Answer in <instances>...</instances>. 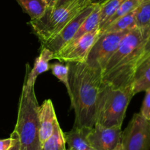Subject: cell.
Returning <instances> with one entry per match:
<instances>
[{
    "mask_svg": "<svg viewBox=\"0 0 150 150\" xmlns=\"http://www.w3.org/2000/svg\"><path fill=\"white\" fill-rule=\"evenodd\" d=\"M136 27L137 26H136V19H135V13L134 11H133L114 21L100 34L131 30Z\"/></svg>",
    "mask_w": 150,
    "mask_h": 150,
    "instance_id": "ac0fdd59",
    "label": "cell"
},
{
    "mask_svg": "<svg viewBox=\"0 0 150 150\" xmlns=\"http://www.w3.org/2000/svg\"><path fill=\"white\" fill-rule=\"evenodd\" d=\"M149 37V29L136 27L129 31L103 70V82L122 88L133 85V74L144 56V44Z\"/></svg>",
    "mask_w": 150,
    "mask_h": 150,
    "instance_id": "7a4b0ae2",
    "label": "cell"
},
{
    "mask_svg": "<svg viewBox=\"0 0 150 150\" xmlns=\"http://www.w3.org/2000/svg\"><path fill=\"white\" fill-rule=\"evenodd\" d=\"M49 68L52 71V73L54 76H56L59 80H60L64 84L67 90L68 95H70V85H69L67 65H63L62 63H54V64L50 65Z\"/></svg>",
    "mask_w": 150,
    "mask_h": 150,
    "instance_id": "7402d4cb",
    "label": "cell"
},
{
    "mask_svg": "<svg viewBox=\"0 0 150 150\" xmlns=\"http://www.w3.org/2000/svg\"><path fill=\"white\" fill-rule=\"evenodd\" d=\"M136 26L142 29L150 28V1L142 2L134 10Z\"/></svg>",
    "mask_w": 150,
    "mask_h": 150,
    "instance_id": "ffe728a7",
    "label": "cell"
},
{
    "mask_svg": "<svg viewBox=\"0 0 150 150\" xmlns=\"http://www.w3.org/2000/svg\"><path fill=\"white\" fill-rule=\"evenodd\" d=\"M44 1H45L48 8H53L54 6V4H55L56 0H44Z\"/></svg>",
    "mask_w": 150,
    "mask_h": 150,
    "instance_id": "83f0119b",
    "label": "cell"
},
{
    "mask_svg": "<svg viewBox=\"0 0 150 150\" xmlns=\"http://www.w3.org/2000/svg\"><path fill=\"white\" fill-rule=\"evenodd\" d=\"M68 67L70 88L69 95L74 110L73 127L92 129L95 124L96 109L102 71L88 66L85 62L66 63Z\"/></svg>",
    "mask_w": 150,
    "mask_h": 150,
    "instance_id": "6da1fadb",
    "label": "cell"
},
{
    "mask_svg": "<svg viewBox=\"0 0 150 150\" xmlns=\"http://www.w3.org/2000/svg\"><path fill=\"white\" fill-rule=\"evenodd\" d=\"M73 1V0H56L54 7H53V8H51V9L57 8V7H60V6L64 5V4H67V3L70 2V1Z\"/></svg>",
    "mask_w": 150,
    "mask_h": 150,
    "instance_id": "484cf974",
    "label": "cell"
},
{
    "mask_svg": "<svg viewBox=\"0 0 150 150\" xmlns=\"http://www.w3.org/2000/svg\"><path fill=\"white\" fill-rule=\"evenodd\" d=\"M150 1V0H142V1H143V2H144V1Z\"/></svg>",
    "mask_w": 150,
    "mask_h": 150,
    "instance_id": "4dcf8cb0",
    "label": "cell"
},
{
    "mask_svg": "<svg viewBox=\"0 0 150 150\" xmlns=\"http://www.w3.org/2000/svg\"><path fill=\"white\" fill-rule=\"evenodd\" d=\"M52 59H54V53L46 47H42L40 54L35 60L32 70L29 71V65H26V76L23 84L28 86H35L38 76L50 69L49 61Z\"/></svg>",
    "mask_w": 150,
    "mask_h": 150,
    "instance_id": "7c38bea8",
    "label": "cell"
},
{
    "mask_svg": "<svg viewBox=\"0 0 150 150\" xmlns=\"http://www.w3.org/2000/svg\"><path fill=\"white\" fill-rule=\"evenodd\" d=\"M90 129L73 127L70 131L64 132L66 144L73 150H95L86 139V135Z\"/></svg>",
    "mask_w": 150,
    "mask_h": 150,
    "instance_id": "5bb4252c",
    "label": "cell"
},
{
    "mask_svg": "<svg viewBox=\"0 0 150 150\" xmlns=\"http://www.w3.org/2000/svg\"><path fill=\"white\" fill-rule=\"evenodd\" d=\"M122 127L95 124L86 135V139L95 150H113L122 141Z\"/></svg>",
    "mask_w": 150,
    "mask_h": 150,
    "instance_id": "9c48e42d",
    "label": "cell"
},
{
    "mask_svg": "<svg viewBox=\"0 0 150 150\" xmlns=\"http://www.w3.org/2000/svg\"><path fill=\"white\" fill-rule=\"evenodd\" d=\"M150 54V36L147 38L144 44V56Z\"/></svg>",
    "mask_w": 150,
    "mask_h": 150,
    "instance_id": "4316f807",
    "label": "cell"
},
{
    "mask_svg": "<svg viewBox=\"0 0 150 150\" xmlns=\"http://www.w3.org/2000/svg\"><path fill=\"white\" fill-rule=\"evenodd\" d=\"M100 5L96 4L92 13L88 16V17L81 25L73 39L67 44L75 42L86 34L98 29L100 24Z\"/></svg>",
    "mask_w": 150,
    "mask_h": 150,
    "instance_id": "9a60e30c",
    "label": "cell"
},
{
    "mask_svg": "<svg viewBox=\"0 0 150 150\" xmlns=\"http://www.w3.org/2000/svg\"><path fill=\"white\" fill-rule=\"evenodd\" d=\"M143 2L142 0H125L121 5L120 6L117 11L115 12L114 15L111 16L110 19H108L104 23V24L99 29L100 33L103 32L108 26H109L111 23L116 21L117 19L134 11Z\"/></svg>",
    "mask_w": 150,
    "mask_h": 150,
    "instance_id": "d6986e66",
    "label": "cell"
},
{
    "mask_svg": "<svg viewBox=\"0 0 150 150\" xmlns=\"http://www.w3.org/2000/svg\"><path fill=\"white\" fill-rule=\"evenodd\" d=\"M99 35V29L86 34L78 41L67 44L58 52L54 53V59L65 63L85 62L91 48L96 42Z\"/></svg>",
    "mask_w": 150,
    "mask_h": 150,
    "instance_id": "ba28073f",
    "label": "cell"
},
{
    "mask_svg": "<svg viewBox=\"0 0 150 150\" xmlns=\"http://www.w3.org/2000/svg\"><path fill=\"white\" fill-rule=\"evenodd\" d=\"M149 35H150V28H149ZM149 36H150V35H149Z\"/></svg>",
    "mask_w": 150,
    "mask_h": 150,
    "instance_id": "d6a6232c",
    "label": "cell"
},
{
    "mask_svg": "<svg viewBox=\"0 0 150 150\" xmlns=\"http://www.w3.org/2000/svg\"><path fill=\"white\" fill-rule=\"evenodd\" d=\"M130 30L100 34L88 54L85 63L90 67L102 71L117 50L125 35Z\"/></svg>",
    "mask_w": 150,
    "mask_h": 150,
    "instance_id": "8992f818",
    "label": "cell"
},
{
    "mask_svg": "<svg viewBox=\"0 0 150 150\" xmlns=\"http://www.w3.org/2000/svg\"><path fill=\"white\" fill-rule=\"evenodd\" d=\"M40 150H41V149H40Z\"/></svg>",
    "mask_w": 150,
    "mask_h": 150,
    "instance_id": "836d02e7",
    "label": "cell"
},
{
    "mask_svg": "<svg viewBox=\"0 0 150 150\" xmlns=\"http://www.w3.org/2000/svg\"><path fill=\"white\" fill-rule=\"evenodd\" d=\"M113 150H124V149H123L122 144H120L115 149H114Z\"/></svg>",
    "mask_w": 150,
    "mask_h": 150,
    "instance_id": "f546056e",
    "label": "cell"
},
{
    "mask_svg": "<svg viewBox=\"0 0 150 150\" xmlns=\"http://www.w3.org/2000/svg\"><path fill=\"white\" fill-rule=\"evenodd\" d=\"M90 4V0H73L57 8L47 7L40 18L30 20L29 24L43 45Z\"/></svg>",
    "mask_w": 150,
    "mask_h": 150,
    "instance_id": "5b68a950",
    "label": "cell"
},
{
    "mask_svg": "<svg viewBox=\"0 0 150 150\" xmlns=\"http://www.w3.org/2000/svg\"><path fill=\"white\" fill-rule=\"evenodd\" d=\"M10 136L13 138V144H12L11 147L9 149V150H20V144H19V140L17 135L13 132Z\"/></svg>",
    "mask_w": 150,
    "mask_h": 150,
    "instance_id": "d4e9b609",
    "label": "cell"
},
{
    "mask_svg": "<svg viewBox=\"0 0 150 150\" xmlns=\"http://www.w3.org/2000/svg\"><path fill=\"white\" fill-rule=\"evenodd\" d=\"M39 139L41 146L54 132V125L57 119L55 109L51 99H46L39 106Z\"/></svg>",
    "mask_w": 150,
    "mask_h": 150,
    "instance_id": "8fae6325",
    "label": "cell"
},
{
    "mask_svg": "<svg viewBox=\"0 0 150 150\" xmlns=\"http://www.w3.org/2000/svg\"><path fill=\"white\" fill-rule=\"evenodd\" d=\"M150 88V54L141 59L135 70L133 79V94L145 91Z\"/></svg>",
    "mask_w": 150,
    "mask_h": 150,
    "instance_id": "4fadbf2b",
    "label": "cell"
},
{
    "mask_svg": "<svg viewBox=\"0 0 150 150\" xmlns=\"http://www.w3.org/2000/svg\"><path fill=\"white\" fill-rule=\"evenodd\" d=\"M39 106L35 86L23 84L19 99L17 121L13 130L18 138L20 150L41 149L38 121Z\"/></svg>",
    "mask_w": 150,
    "mask_h": 150,
    "instance_id": "3957f363",
    "label": "cell"
},
{
    "mask_svg": "<svg viewBox=\"0 0 150 150\" xmlns=\"http://www.w3.org/2000/svg\"><path fill=\"white\" fill-rule=\"evenodd\" d=\"M107 0H90L91 3L93 4H100V5H101V4H103L104 2H105Z\"/></svg>",
    "mask_w": 150,
    "mask_h": 150,
    "instance_id": "f1b7e54d",
    "label": "cell"
},
{
    "mask_svg": "<svg viewBox=\"0 0 150 150\" xmlns=\"http://www.w3.org/2000/svg\"><path fill=\"white\" fill-rule=\"evenodd\" d=\"M145 92L146 94L141 107L140 113L146 119L150 120V88L146 90Z\"/></svg>",
    "mask_w": 150,
    "mask_h": 150,
    "instance_id": "603a6c76",
    "label": "cell"
},
{
    "mask_svg": "<svg viewBox=\"0 0 150 150\" xmlns=\"http://www.w3.org/2000/svg\"><path fill=\"white\" fill-rule=\"evenodd\" d=\"M133 96V85L122 88L102 82L97 103L95 124L122 127Z\"/></svg>",
    "mask_w": 150,
    "mask_h": 150,
    "instance_id": "277c9868",
    "label": "cell"
},
{
    "mask_svg": "<svg viewBox=\"0 0 150 150\" xmlns=\"http://www.w3.org/2000/svg\"><path fill=\"white\" fill-rule=\"evenodd\" d=\"M13 138L11 136L8 138L0 140V150H9L13 144Z\"/></svg>",
    "mask_w": 150,
    "mask_h": 150,
    "instance_id": "cb8c5ba5",
    "label": "cell"
},
{
    "mask_svg": "<svg viewBox=\"0 0 150 150\" xmlns=\"http://www.w3.org/2000/svg\"><path fill=\"white\" fill-rule=\"evenodd\" d=\"M23 11L27 13L31 20L40 18L46 10V3L44 0H16Z\"/></svg>",
    "mask_w": 150,
    "mask_h": 150,
    "instance_id": "e0dca14e",
    "label": "cell"
},
{
    "mask_svg": "<svg viewBox=\"0 0 150 150\" xmlns=\"http://www.w3.org/2000/svg\"><path fill=\"white\" fill-rule=\"evenodd\" d=\"M125 0H107L100 5V15L99 28L104 24L108 19L115 13Z\"/></svg>",
    "mask_w": 150,
    "mask_h": 150,
    "instance_id": "44dd1931",
    "label": "cell"
},
{
    "mask_svg": "<svg viewBox=\"0 0 150 150\" xmlns=\"http://www.w3.org/2000/svg\"><path fill=\"white\" fill-rule=\"evenodd\" d=\"M124 150H150V120L135 113L122 133Z\"/></svg>",
    "mask_w": 150,
    "mask_h": 150,
    "instance_id": "52a82bcc",
    "label": "cell"
},
{
    "mask_svg": "<svg viewBox=\"0 0 150 150\" xmlns=\"http://www.w3.org/2000/svg\"><path fill=\"white\" fill-rule=\"evenodd\" d=\"M65 150H73V149H70V148H68V149H66Z\"/></svg>",
    "mask_w": 150,
    "mask_h": 150,
    "instance_id": "1f68e13d",
    "label": "cell"
},
{
    "mask_svg": "<svg viewBox=\"0 0 150 150\" xmlns=\"http://www.w3.org/2000/svg\"><path fill=\"white\" fill-rule=\"evenodd\" d=\"M96 4H90L89 6L83 9L76 17L70 21L57 35L47 41L42 45V47H46L51 50L53 53H57L61 49L65 46L73 38L74 35L79 30V27L82 24L85 19L88 17L95 8Z\"/></svg>",
    "mask_w": 150,
    "mask_h": 150,
    "instance_id": "30bf717a",
    "label": "cell"
},
{
    "mask_svg": "<svg viewBox=\"0 0 150 150\" xmlns=\"http://www.w3.org/2000/svg\"><path fill=\"white\" fill-rule=\"evenodd\" d=\"M66 141L63 131L62 130L58 121L54 125V132L51 136L43 143L41 150H65Z\"/></svg>",
    "mask_w": 150,
    "mask_h": 150,
    "instance_id": "2e32d148",
    "label": "cell"
}]
</instances>
